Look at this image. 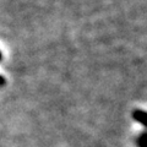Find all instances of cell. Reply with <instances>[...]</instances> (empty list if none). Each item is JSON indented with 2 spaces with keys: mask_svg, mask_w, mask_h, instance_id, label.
<instances>
[{
  "mask_svg": "<svg viewBox=\"0 0 147 147\" xmlns=\"http://www.w3.org/2000/svg\"><path fill=\"white\" fill-rule=\"evenodd\" d=\"M132 118H134V120L139 121L140 124H142L144 126H147V121H146V112L145 110H141V109H136L134 110V113H132Z\"/></svg>",
  "mask_w": 147,
  "mask_h": 147,
  "instance_id": "cell-1",
  "label": "cell"
},
{
  "mask_svg": "<svg viewBox=\"0 0 147 147\" xmlns=\"http://www.w3.org/2000/svg\"><path fill=\"white\" fill-rule=\"evenodd\" d=\"M146 132H142V134L137 137V140H136V145L137 147H146Z\"/></svg>",
  "mask_w": 147,
  "mask_h": 147,
  "instance_id": "cell-2",
  "label": "cell"
},
{
  "mask_svg": "<svg viewBox=\"0 0 147 147\" xmlns=\"http://www.w3.org/2000/svg\"><path fill=\"white\" fill-rule=\"evenodd\" d=\"M5 85V79L3 76H0V86H4Z\"/></svg>",
  "mask_w": 147,
  "mask_h": 147,
  "instance_id": "cell-3",
  "label": "cell"
},
{
  "mask_svg": "<svg viewBox=\"0 0 147 147\" xmlns=\"http://www.w3.org/2000/svg\"><path fill=\"white\" fill-rule=\"evenodd\" d=\"M1 58H3V55H1V52H0V60H1Z\"/></svg>",
  "mask_w": 147,
  "mask_h": 147,
  "instance_id": "cell-4",
  "label": "cell"
}]
</instances>
